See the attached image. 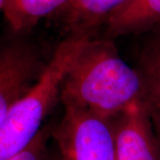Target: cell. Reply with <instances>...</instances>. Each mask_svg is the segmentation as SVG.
Wrapping results in <instances>:
<instances>
[{"label":"cell","mask_w":160,"mask_h":160,"mask_svg":"<svg viewBox=\"0 0 160 160\" xmlns=\"http://www.w3.org/2000/svg\"><path fill=\"white\" fill-rule=\"evenodd\" d=\"M142 96L138 70L120 58L113 41L90 39L63 80L60 99L112 121Z\"/></svg>","instance_id":"cell-1"},{"label":"cell","mask_w":160,"mask_h":160,"mask_svg":"<svg viewBox=\"0 0 160 160\" xmlns=\"http://www.w3.org/2000/svg\"><path fill=\"white\" fill-rule=\"evenodd\" d=\"M91 38L67 37L54 51L31 90L12 107L0 124V160H9L29 146L60 98L63 80Z\"/></svg>","instance_id":"cell-2"},{"label":"cell","mask_w":160,"mask_h":160,"mask_svg":"<svg viewBox=\"0 0 160 160\" xmlns=\"http://www.w3.org/2000/svg\"><path fill=\"white\" fill-rule=\"evenodd\" d=\"M52 137L61 160H117L112 122L73 105H64Z\"/></svg>","instance_id":"cell-3"},{"label":"cell","mask_w":160,"mask_h":160,"mask_svg":"<svg viewBox=\"0 0 160 160\" xmlns=\"http://www.w3.org/2000/svg\"><path fill=\"white\" fill-rule=\"evenodd\" d=\"M47 63L28 41L14 38L0 43V124L38 81Z\"/></svg>","instance_id":"cell-4"},{"label":"cell","mask_w":160,"mask_h":160,"mask_svg":"<svg viewBox=\"0 0 160 160\" xmlns=\"http://www.w3.org/2000/svg\"><path fill=\"white\" fill-rule=\"evenodd\" d=\"M117 160H160V141L142 101L111 121Z\"/></svg>","instance_id":"cell-5"},{"label":"cell","mask_w":160,"mask_h":160,"mask_svg":"<svg viewBox=\"0 0 160 160\" xmlns=\"http://www.w3.org/2000/svg\"><path fill=\"white\" fill-rule=\"evenodd\" d=\"M128 0H69L54 14L68 37L93 36L95 30Z\"/></svg>","instance_id":"cell-6"},{"label":"cell","mask_w":160,"mask_h":160,"mask_svg":"<svg viewBox=\"0 0 160 160\" xmlns=\"http://www.w3.org/2000/svg\"><path fill=\"white\" fill-rule=\"evenodd\" d=\"M139 53L142 102L160 141V25L150 29Z\"/></svg>","instance_id":"cell-7"},{"label":"cell","mask_w":160,"mask_h":160,"mask_svg":"<svg viewBox=\"0 0 160 160\" xmlns=\"http://www.w3.org/2000/svg\"><path fill=\"white\" fill-rule=\"evenodd\" d=\"M105 25L109 38L149 31L160 25V0H128Z\"/></svg>","instance_id":"cell-8"},{"label":"cell","mask_w":160,"mask_h":160,"mask_svg":"<svg viewBox=\"0 0 160 160\" xmlns=\"http://www.w3.org/2000/svg\"><path fill=\"white\" fill-rule=\"evenodd\" d=\"M69 0H4L2 11L15 33L32 29L44 18L54 15Z\"/></svg>","instance_id":"cell-9"},{"label":"cell","mask_w":160,"mask_h":160,"mask_svg":"<svg viewBox=\"0 0 160 160\" xmlns=\"http://www.w3.org/2000/svg\"><path fill=\"white\" fill-rule=\"evenodd\" d=\"M50 137H52V127H42L32 142L9 160H46L49 156L47 145Z\"/></svg>","instance_id":"cell-10"},{"label":"cell","mask_w":160,"mask_h":160,"mask_svg":"<svg viewBox=\"0 0 160 160\" xmlns=\"http://www.w3.org/2000/svg\"><path fill=\"white\" fill-rule=\"evenodd\" d=\"M46 160H61V158H60L59 155H56V156H50L49 155Z\"/></svg>","instance_id":"cell-11"},{"label":"cell","mask_w":160,"mask_h":160,"mask_svg":"<svg viewBox=\"0 0 160 160\" xmlns=\"http://www.w3.org/2000/svg\"><path fill=\"white\" fill-rule=\"evenodd\" d=\"M4 0H0V9H2V6H3Z\"/></svg>","instance_id":"cell-12"}]
</instances>
